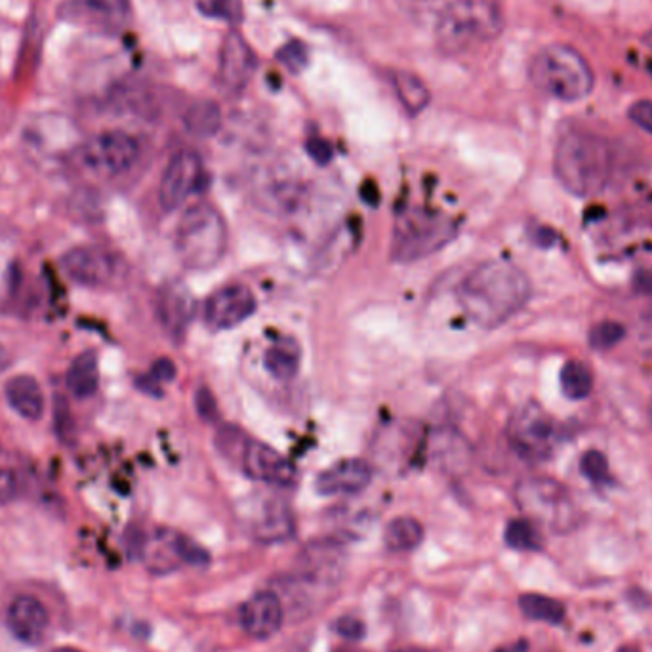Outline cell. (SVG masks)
I'll use <instances>...</instances> for the list:
<instances>
[{
	"label": "cell",
	"mask_w": 652,
	"mask_h": 652,
	"mask_svg": "<svg viewBox=\"0 0 652 652\" xmlns=\"http://www.w3.org/2000/svg\"><path fill=\"white\" fill-rule=\"evenodd\" d=\"M140 159V143L121 130L94 136L77 151V161L84 170L98 176H121Z\"/></svg>",
	"instance_id": "cell-8"
},
{
	"label": "cell",
	"mask_w": 652,
	"mask_h": 652,
	"mask_svg": "<svg viewBox=\"0 0 652 652\" xmlns=\"http://www.w3.org/2000/svg\"><path fill=\"white\" fill-rule=\"evenodd\" d=\"M256 307V296L248 286L227 285L206 300L204 321L214 330H229L248 321Z\"/></svg>",
	"instance_id": "cell-12"
},
{
	"label": "cell",
	"mask_w": 652,
	"mask_h": 652,
	"mask_svg": "<svg viewBox=\"0 0 652 652\" xmlns=\"http://www.w3.org/2000/svg\"><path fill=\"white\" fill-rule=\"evenodd\" d=\"M67 389L75 399H90L100 386V367H98V353L86 349L79 353L71 367L67 370Z\"/></svg>",
	"instance_id": "cell-25"
},
{
	"label": "cell",
	"mask_w": 652,
	"mask_h": 652,
	"mask_svg": "<svg viewBox=\"0 0 652 652\" xmlns=\"http://www.w3.org/2000/svg\"><path fill=\"white\" fill-rule=\"evenodd\" d=\"M612 170L611 145L586 132H565L553 155V172L559 184L576 197H593L609 184Z\"/></svg>",
	"instance_id": "cell-2"
},
{
	"label": "cell",
	"mask_w": 652,
	"mask_h": 652,
	"mask_svg": "<svg viewBox=\"0 0 652 652\" xmlns=\"http://www.w3.org/2000/svg\"><path fill=\"white\" fill-rule=\"evenodd\" d=\"M580 469L590 479L591 483H605V481H609V462H607L605 454L599 452V450H588L582 456Z\"/></svg>",
	"instance_id": "cell-38"
},
{
	"label": "cell",
	"mask_w": 652,
	"mask_h": 652,
	"mask_svg": "<svg viewBox=\"0 0 652 652\" xmlns=\"http://www.w3.org/2000/svg\"><path fill=\"white\" fill-rule=\"evenodd\" d=\"M189 538L176 530L161 529L143 538L140 559L153 574H168L187 563Z\"/></svg>",
	"instance_id": "cell-19"
},
{
	"label": "cell",
	"mask_w": 652,
	"mask_h": 652,
	"mask_svg": "<svg viewBox=\"0 0 652 652\" xmlns=\"http://www.w3.org/2000/svg\"><path fill=\"white\" fill-rule=\"evenodd\" d=\"M54 433L63 447H75L77 443V422L73 408L62 393L54 395Z\"/></svg>",
	"instance_id": "cell-33"
},
{
	"label": "cell",
	"mask_w": 652,
	"mask_h": 652,
	"mask_svg": "<svg viewBox=\"0 0 652 652\" xmlns=\"http://www.w3.org/2000/svg\"><path fill=\"white\" fill-rule=\"evenodd\" d=\"M227 248V225L212 204L187 208L176 229V250L185 267L208 271L222 262Z\"/></svg>",
	"instance_id": "cell-6"
},
{
	"label": "cell",
	"mask_w": 652,
	"mask_h": 652,
	"mask_svg": "<svg viewBox=\"0 0 652 652\" xmlns=\"http://www.w3.org/2000/svg\"><path fill=\"white\" fill-rule=\"evenodd\" d=\"M6 624L12 635L25 645H41L50 628V612L39 597L35 595H18L12 599Z\"/></svg>",
	"instance_id": "cell-16"
},
{
	"label": "cell",
	"mask_w": 652,
	"mask_h": 652,
	"mask_svg": "<svg viewBox=\"0 0 652 652\" xmlns=\"http://www.w3.org/2000/svg\"><path fill=\"white\" fill-rule=\"evenodd\" d=\"M63 273L77 285L103 288L121 279L123 264L119 256L100 246H77L60 260Z\"/></svg>",
	"instance_id": "cell-10"
},
{
	"label": "cell",
	"mask_w": 652,
	"mask_h": 652,
	"mask_svg": "<svg viewBox=\"0 0 652 652\" xmlns=\"http://www.w3.org/2000/svg\"><path fill=\"white\" fill-rule=\"evenodd\" d=\"M504 31L500 0H450L435 25V41L445 54H462L494 41Z\"/></svg>",
	"instance_id": "cell-3"
},
{
	"label": "cell",
	"mask_w": 652,
	"mask_h": 652,
	"mask_svg": "<svg viewBox=\"0 0 652 652\" xmlns=\"http://www.w3.org/2000/svg\"><path fill=\"white\" fill-rule=\"evenodd\" d=\"M494 652H527V643L525 641H517L513 645H508V647H502L498 651Z\"/></svg>",
	"instance_id": "cell-46"
},
{
	"label": "cell",
	"mask_w": 652,
	"mask_h": 652,
	"mask_svg": "<svg viewBox=\"0 0 652 652\" xmlns=\"http://www.w3.org/2000/svg\"><path fill=\"white\" fill-rule=\"evenodd\" d=\"M628 117L635 126H639L641 130H645L647 134L652 136V102L651 100H641V102L633 103L628 111Z\"/></svg>",
	"instance_id": "cell-42"
},
{
	"label": "cell",
	"mask_w": 652,
	"mask_h": 652,
	"mask_svg": "<svg viewBox=\"0 0 652 652\" xmlns=\"http://www.w3.org/2000/svg\"><path fill=\"white\" fill-rule=\"evenodd\" d=\"M185 130L195 138H212L222 128V109L218 103L201 100L193 103L184 117Z\"/></svg>",
	"instance_id": "cell-29"
},
{
	"label": "cell",
	"mask_w": 652,
	"mask_h": 652,
	"mask_svg": "<svg viewBox=\"0 0 652 652\" xmlns=\"http://www.w3.org/2000/svg\"><path fill=\"white\" fill-rule=\"evenodd\" d=\"M4 393L8 399V405L14 408L21 418L37 422L44 414V393L41 384L29 376V374H18L10 378L4 386Z\"/></svg>",
	"instance_id": "cell-23"
},
{
	"label": "cell",
	"mask_w": 652,
	"mask_h": 652,
	"mask_svg": "<svg viewBox=\"0 0 652 652\" xmlns=\"http://www.w3.org/2000/svg\"><path fill=\"white\" fill-rule=\"evenodd\" d=\"M296 521L283 500H265L252 519L250 532L262 544L285 542L294 536Z\"/></svg>",
	"instance_id": "cell-21"
},
{
	"label": "cell",
	"mask_w": 652,
	"mask_h": 652,
	"mask_svg": "<svg viewBox=\"0 0 652 652\" xmlns=\"http://www.w3.org/2000/svg\"><path fill=\"white\" fill-rule=\"evenodd\" d=\"M63 18L98 21L109 27H121L130 16V0H71L62 10Z\"/></svg>",
	"instance_id": "cell-22"
},
{
	"label": "cell",
	"mask_w": 652,
	"mask_h": 652,
	"mask_svg": "<svg viewBox=\"0 0 652 652\" xmlns=\"http://www.w3.org/2000/svg\"><path fill=\"white\" fill-rule=\"evenodd\" d=\"M54 652H82L79 651V649H73V647H63V649H58V651Z\"/></svg>",
	"instance_id": "cell-48"
},
{
	"label": "cell",
	"mask_w": 652,
	"mask_h": 652,
	"mask_svg": "<svg viewBox=\"0 0 652 652\" xmlns=\"http://www.w3.org/2000/svg\"><path fill=\"white\" fill-rule=\"evenodd\" d=\"M334 632L342 635L344 639H349V641H361L365 637V633H367V628L355 616H342V618H338L334 622Z\"/></svg>",
	"instance_id": "cell-40"
},
{
	"label": "cell",
	"mask_w": 652,
	"mask_h": 652,
	"mask_svg": "<svg viewBox=\"0 0 652 652\" xmlns=\"http://www.w3.org/2000/svg\"><path fill=\"white\" fill-rule=\"evenodd\" d=\"M195 313H197L195 296L184 283L170 281L159 290L157 315L164 330L172 338L176 340L184 338L185 330L191 325Z\"/></svg>",
	"instance_id": "cell-18"
},
{
	"label": "cell",
	"mask_w": 652,
	"mask_h": 652,
	"mask_svg": "<svg viewBox=\"0 0 652 652\" xmlns=\"http://www.w3.org/2000/svg\"><path fill=\"white\" fill-rule=\"evenodd\" d=\"M10 363H12V357H10L8 349L0 344V372L10 367Z\"/></svg>",
	"instance_id": "cell-45"
},
{
	"label": "cell",
	"mask_w": 652,
	"mask_h": 652,
	"mask_svg": "<svg viewBox=\"0 0 652 652\" xmlns=\"http://www.w3.org/2000/svg\"><path fill=\"white\" fill-rule=\"evenodd\" d=\"M424 542V527L414 517H395L384 530V544L393 553L414 551Z\"/></svg>",
	"instance_id": "cell-28"
},
{
	"label": "cell",
	"mask_w": 652,
	"mask_h": 652,
	"mask_svg": "<svg viewBox=\"0 0 652 652\" xmlns=\"http://www.w3.org/2000/svg\"><path fill=\"white\" fill-rule=\"evenodd\" d=\"M649 420H651V424H652V401H651V407H649Z\"/></svg>",
	"instance_id": "cell-50"
},
{
	"label": "cell",
	"mask_w": 652,
	"mask_h": 652,
	"mask_svg": "<svg viewBox=\"0 0 652 652\" xmlns=\"http://www.w3.org/2000/svg\"><path fill=\"white\" fill-rule=\"evenodd\" d=\"M529 77L538 90L561 102L586 100L595 86L590 63L567 44H550L536 52Z\"/></svg>",
	"instance_id": "cell-4"
},
{
	"label": "cell",
	"mask_w": 652,
	"mask_h": 652,
	"mask_svg": "<svg viewBox=\"0 0 652 652\" xmlns=\"http://www.w3.org/2000/svg\"><path fill=\"white\" fill-rule=\"evenodd\" d=\"M195 407L204 422H214L218 418V405H216V397L214 393L208 388H201L195 395Z\"/></svg>",
	"instance_id": "cell-41"
},
{
	"label": "cell",
	"mask_w": 652,
	"mask_h": 652,
	"mask_svg": "<svg viewBox=\"0 0 652 652\" xmlns=\"http://www.w3.org/2000/svg\"><path fill=\"white\" fill-rule=\"evenodd\" d=\"M355 246V233L353 231H340L336 233L328 245H325L323 252H321V258L317 265L323 267V269H328V267H336V264L344 262L346 260L347 254L353 250Z\"/></svg>",
	"instance_id": "cell-34"
},
{
	"label": "cell",
	"mask_w": 652,
	"mask_h": 652,
	"mask_svg": "<svg viewBox=\"0 0 652 652\" xmlns=\"http://www.w3.org/2000/svg\"><path fill=\"white\" fill-rule=\"evenodd\" d=\"M519 609L534 622H544L557 626L565 620V605L553 597L542 595V593H523L519 597Z\"/></svg>",
	"instance_id": "cell-30"
},
{
	"label": "cell",
	"mask_w": 652,
	"mask_h": 652,
	"mask_svg": "<svg viewBox=\"0 0 652 652\" xmlns=\"http://www.w3.org/2000/svg\"><path fill=\"white\" fill-rule=\"evenodd\" d=\"M626 336V328L616 321H603L591 326L590 330V346L599 351H607L614 346H618Z\"/></svg>",
	"instance_id": "cell-37"
},
{
	"label": "cell",
	"mask_w": 652,
	"mask_h": 652,
	"mask_svg": "<svg viewBox=\"0 0 652 652\" xmlns=\"http://www.w3.org/2000/svg\"><path fill=\"white\" fill-rule=\"evenodd\" d=\"M391 81H393L395 94L401 105L407 109L408 115H420L428 107L431 102V92L428 84L418 75L410 71H395Z\"/></svg>",
	"instance_id": "cell-26"
},
{
	"label": "cell",
	"mask_w": 652,
	"mask_h": 652,
	"mask_svg": "<svg viewBox=\"0 0 652 652\" xmlns=\"http://www.w3.org/2000/svg\"><path fill=\"white\" fill-rule=\"evenodd\" d=\"M197 8L206 18L227 23H239L243 20L241 0H197Z\"/></svg>",
	"instance_id": "cell-35"
},
{
	"label": "cell",
	"mask_w": 652,
	"mask_h": 652,
	"mask_svg": "<svg viewBox=\"0 0 652 652\" xmlns=\"http://www.w3.org/2000/svg\"><path fill=\"white\" fill-rule=\"evenodd\" d=\"M530 300V281L517 265L492 260L471 269L458 286V302L469 321L498 328L515 317Z\"/></svg>",
	"instance_id": "cell-1"
},
{
	"label": "cell",
	"mask_w": 652,
	"mask_h": 652,
	"mask_svg": "<svg viewBox=\"0 0 652 652\" xmlns=\"http://www.w3.org/2000/svg\"><path fill=\"white\" fill-rule=\"evenodd\" d=\"M643 44H645V46H647V48H649V50L652 52V29L649 31V33H645V35H643Z\"/></svg>",
	"instance_id": "cell-47"
},
{
	"label": "cell",
	"mask_w": 652,
	"mask_h": 652,
	"mask_svg": "<svg viewBox=\"0 0 652 652\" xmlns=\"http://www.w3.org/2000/svg\"><path fill=\"white\" fill-rule=\"evenodd\" d=\"M344 567L346 550L336 540H317L307 544L298 559L300 578L319 586H332L340 582L344 576Z\"/></svg>",
	"instance_id": "cell-14"
},
{
	"label": "cell",
	"mask_w": 652,
	"mask_h": 652,
	"mask_svg": "<svg viewBox=\"0 0 652 652\" xmlns=\"http://www.w3.org/2000/svg\"><path fill=\"white\" fill-rule=\"evenodd\" d=\"M504 540L511 550L517 551L542 550V544H544L538 525L527 517L510 521L506 532H504Z\"/></svg>",
	"instance_id": "cell-32"
},
{
	"label": "cell",
	"mask_w": 652,
	"mask_h": 652,
	"mask_svg": "<svg viewBox=\"0 0 652 652\" xmlns=\"http://www.w3.org/2000/svg\"><path fill=\"white\" fill-rule=\"evenodd\" d=\"M372 483V466L361 458H346L319 473L315 490L321 496H347L367 489Z\"/></svg>",
	"instance_id": "cell-20"
},
{
	"label": "cell",
	"mask_w": 652,
	"mask_h": 652,
	"mask_svg": "<svg viewBox=\"0 0 652 652\" xmlns=\"http://www.w3.org/2000/svg\"><path fill=\"white\" fill-rule=\"evenodd\" d=\"M265 370L279 382H290L300 370V349L292 340H279L265 351Z\"/></svg>",
	"instance_id": "cell-27"
},
{
	"label": "cell",
	"mask_w": 652,
	"mask_h": 652,
	"mask_svg": "<svg viewBox=\"0 0 652 652\" xmlns=\"http://www.w3.org/2000/svg\"><path fill=\"white\" fill-rule=\"evenodd\" d=\"M258 67V56L239 31L225 35L220 50V82L229 92H241Z\"/></svg>",
	"instance_id": "cell-15"
},
{
	"label": "cell",
	"mask_w": 652,
	"mask_h": 652,
	"mask_svg": "<svg viewBox=\"0 0 652 652\" xmlns=\"http://www.w3.org/2000/svg\"><path fill=\"white\" fill-rule=\"evenodd\" d=\"M456 237V222L424 206L405 208L393 225L391 258L401 264H412L439 252Z\"/></svg>",
	"instance_id": "cell-5"
},
{
	"label": "cell",
	"mask_w": 652,
	"mask_h": 652,
	"mask_svg": "<svg viewBox=\"0 0 652 652\" xmlns=\"http://www.w3.org/2000/svg\"><path fill=\"white\" fill-rule=\"evenodd\" d=\"M248 439L250 437L246 435L243 429L235 428V426H224V428L218 429L216 447H218V452L225 458L239 462Z\"/></svg>",
	"instance_id": "cell-36"
},
{
	"label": "cell",
	"mask_w": 652,
	"mask_h": 652,
	"mask_svg": "<svg viewBox=\"0 0 652 652\" xmlns=\"http://www.w3.org/2000/svg\"><path fill=\"white\" fill-rule=\"evenodd\" d=\"M239 464L250 479L262 481L267 485L288 487L296 481L294 464L281 452L256 439H248Z\"/></svg>",
	"instance_id": "cell-13"
},
{
	"label": "cell",
	"mask_w": 652,
	"mask_h": 652,
	"mask_svg": "<svg viewBox=\"0 0 652 652\" xmlns=\"http://www.w3.org/2000/svg\"><path fill=\"white\" fill-rule=\"evenodd\" d=\"M203 180V161L195 151L176 153L164 170L159 201L164 210H176L193 195Z\"/></svg>",
	"instance_id": "cell-11"
},
{
	"label": "cell",
	"mask_w": 652,
	"mask_h": 652,
	"mask_svg": "<svg viewBox=\"0 0 652 652\" xmlns=\"http://www.w3.org/2000/svg\"><path fill=\"white\" fill-rule=\"evenodd\" d=\"M397 652H424V651H418V649H403V651H397Z\"/></svg>",
	"instance_id": "cell-49"
},
{
	"label": "cell",
	"mask_w": 652,
	"mask_h": 652,
	"mask_svg": "<svg viewBox=\"0 0 652 652\" xmlns=\"http://www.w3.org/2000/svg\"><path fill=\"white\" fill-rule=\"evenodd\" d=\"M508 439L521 458L530 462L546 460L557 441V426L544 408L529 403L511 416Z\"/></svg>",
	"instance_id": "cell-9"
},
{
	"label": "cell",
	"mask_w": 652,
	"mask_h": 652,
	"mask_svg": "<svg viewBox=\"0 0 652 652\" xmlns=\"http://www.w3.org/2000/svg\"><path fill=\"white\" fill-rule=\"evenodd\" d=\"M155 382H172L176 378V365L170 359H159L153 363L151 367V374H149Z\"/></svg>",
	"instance_id": "cell-44"
},
{
	"label": "cell",
	"mask_w": 652,
	"mask_h": 652,
	"mask_svg": "<svg viewBox=\"0 0 652 652\" xmlns=\"http://www.w3.org/2000/svg\"><path fill=\"white\" fill-rule=\"evenodd\" d=\"M307 153H309V157L317 164H328L332 161V157H334L332 145L326 142V140H321V138H311L307 142Z\"/></svg>",
	"instance_id": "cell-43"
},
{
	"label": "cell",
	"mask_w": 652,
	"mask_h": 652,
	"mask_svg": "<svg viewBox=\"0 0 652 652\" xmlns=\"http://www.w3.org/2000/svg\"><path fill=\"white\" fill-rule=\"evenodd\" d=\"M515 502L527 519L555 534H569L580 525V508L569 490L550 477L523 479L515 487Z\"/></svg>",
	"instance_id": "cell-7"
},
{
	"label": "cell",
	"mask_w": 652,
	"mask_h": 652,
	"mask_svg": "<svg viewBox=\"0 0 652 652\" xmlns=\"http://www.w3.org/2000/svg\"><path fill=\"white\" fill-rule=\"evenodd\" d=\"M561 391L572 401L590 397L593 391V376L590 368L580 361L565 363V367L561 368Z\"/></svg>",
	"instance_id": "cell-31"
},
{
	"label": "cell",
	"mask_w": 652,
	"mask_h": 652,
	"mask_svg": "<svg viewBox=\"0 0 652 652\" xmlns=\"http://www.w3.org/2000/svg\"><path fill=\"white\" fill-rule=\"evenodd\" d=\"M277 60L283 63L288 71L300 73L302 69H306L307 62H309L306 44L300 41L288 42L277 52Z\"/></svg>",
	"instance_id": "cell-39"
},
{
	"label": "cell",
	"mask_w": 652,
	"mask_h": 652,
	"mask_svg": "<svg viewBox=\"0 0 652 652\" xmlns=\"http://www.w3.org/2000/svg\"><path fill=\"white\" fill-rule=\"evenodd\" d=\"M429 456L433 462L447 469L464 468L471 456L468 439L456 429H435L429 435Z\"/></svg>",
	"instance_id": "cell-24"
},
{
	"label": "cell",
	"mask_w": 652,
	"mask_h": 652,
	"mask_svg": "<svg viewBox=\"0 0 652 652\" xmlns=\"http://www.w3.org/2000/svg\"><path fill=\"white\" fill-rule=\"evenodd\" d=\"M241 626L252 639L265 641L281 630L285 620V607L279 595L271 591L256 593L248 599L239 612Z\"/></svg>",
	"instance_id": "cell-17"
}]
</instances>
